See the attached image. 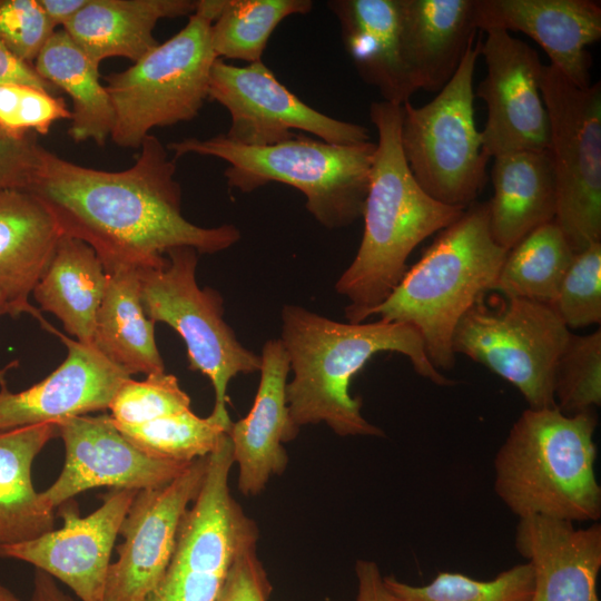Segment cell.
Masks as SVG:
<instances>
[{"mask_svg":"<svg viewBox=\"0 0 601 601\" xmlns=\"http://www.w3.org/2000/svg\"><path fill=\"white\" fill-rule=\"evenodd\" d=\"M139 149L131 167L107 171L41 147L26 190L45 206L63 235L95 250L107 274L158 266L173 248L215 254L239 240L234 225L201 227L183 215L176 160L156 136H147Z\"/></svg>","mask_w":601,"mask_h":601,"instance_id":"6da1fadb","label":"cell"},{"mask_svg":"<svg viewBox=\"0 0 601 601\" xmlns=\"http://www.w3.org/2000/svg\"><path fill=\"white\" fill-rule=\"evenodd\" d=\"M279 341L293 372L286 402L298 428L325 423L339 436H384L383 430L363 416L361 398L349 394L354 375L382 352L406 356L418 375L436 385L455 383L431 363L418 332L403 323H341L302 306L285 305Z\"/></svg>","mask_w":601,"mask_h":601,"instance_id":"7a4b0ae2","label":"cell"},{"mask_svg":"<svg viewBox=\"0 0 601 601\" xmlns=\"http://www.w3.org/2000/svg\"><path fill=\"white\" fill-rule=\"evenodd\" d=\"M377 142L364 204V231L355 258L335 284L348 299V323H363L393 292L407 258L428 236L454 223L464 209L443 205L417 184L401 145L403 106H370Z\"/></svg>","mask_w":601,"mask_h":601,"instance_id":"3957f363","label":"cell"},{"mask_svg":"<svg viewBox=\"0 0 601 601\" xmlns=\"http://www.w3.org/2000/svg\"><path fill=\"white\" fill-rule=\"evenodd\" d=\"M597 423L594 410L522 412L494 459V491L515 516L572 523L600 519Z\"/></svg>","mask_w":601,"mask_h":601,"instance_id":"277c9868","label":"cell"},{"mask_svg":"<svg viewBox=\"0 0 601 601\" xmlns=\"http://www.w3.org/2000/svg\"><path fill=\"white\" fill-rule=\"evenodd\" d=\"M506 254L491 234L487 203L475 201L441 230L372 316L415 328L431 363L451 370L455 327L492 290Z\"/></svg>","mask_w":601,"mask_h":601,"instance_id":"5b68a950","label":"cell"},{"mask_svg":"<svg viewBox=\"0 0 601 601\" xmlns=\"http://www.w3.org/2000/svg\"><path fill=\"white\" fill-rule=\"evenodd\" d=\"M375 148L371 140L339 145L299 132L260 147L236 144L224 134L185 138L167 146L175 160L188 154L225 160L228 187L242 193L269 183L298 189L306 198V209L329 229L346 227L362 217Z\"/></svg>","mask_w":601,"mask_h":601,"instance_id":"8992f818","label":"cell"},{"mask_svg":"<svg viewBox=\"0 0 601 601\" xmlns=\"http://www.w3.org/2000/svg\"><path fill=\"white\" fill-rule=\"evenodd\" d=\"M214 20L197 7L186 26L126 70L105 77L115 124L110 135L120 148L137 149L156 127L193 120L208 98L217 56Z\"/></svg>","mask_w":601,"mask_h":601,"instance_id":"52a82bcc","label":"cell"},{"mask_svg":"<svg viewBox=\"0 0 601 601\" xmlns=\"http://www.w3.org/2000/svg\"><path fill=\"white\" fill-rule=\"evenodd\" d=\"M479 56L480 41L467 49L454 76L430 102L403 105L401 145L412 175L433 199L460 209L482 193L490 159L474 119Z\"/></svg>","mask_w":601,"mask_h":601,"instance_id":"ba28073f","label":"cell"},{"mask_svg":"<svg viewBox=\"0 0 601 601\" xmlns=\"http://www.w3.org/2000/svg\"><path fill=\"white\" fill-rule=\"evenodd\" d=\"M162 264L138 269L144 311L154 323L175 329L187 347L189 368L206 375L215 392L211 414L231 421L227 387L238 374L259 371L260 355L247 349L224 321L223 297L196 280L198 253L191 247L167 252Z\"/></svg>","mask_w":601,"mask_h":601,"instance_id":"9c48e42d","label":"cell"},{"mask_svg":"<svg viewBox=\"0 0 601 601\" xmlns=\"http://www.w3.org/2000/svg\"><path fill=\"white\" fill-rule=\"evenodd\" d=\"M233 446L225 434L208 455L203 486L186 511L169 564L144 601H216L237 555L259 532L229 487Z\"/></svg>","mask_w":601,"mask_h":601,"instance_id":"30bf717a","label":"cell"},{"mask_svg":"<svg viewBox=\"0 0 601 601\" xmlns=\"http://www.w3.org/2000/svg\"><path fill=\"white\" fill-rule=\"evenodd\" d=\"M540 90L556 184L554 221L577 254L601 242V85L580 88L546 65Z\"/></svg>","mask_w":601,"mask_h":601,"instance_id":"8fae6325","label":"cell"},{"mask_svg":"<svg viewBox=\"0 0 601 601\" xmlns=\"http://www.w3.org/2000/svg\"><path fill=\"white\" fill-rule=\"evenodd\" d=\"M483 297L457 323L453 353L511 383L530 408L556 407L554 368L570 329L548 304L504 296L500 307L490 308Z\"/></svg>","mask_w":601,"mask_h":601,"instance_id":"7c38bea8","label":"cell"},{"mask_svg":"<svg viewBox=\"0 0 601 601\" xmlns=\"http://www.w3.org/2000/svg\"><path fill=\"white\" fill-rule=\"evenodd\" d=\"M208 98L230 115L227 139L245 146H268L305 131L331 144L370 141L367 128L329 117L289 91L262 61L246 66L216 59Z\"/></svg>","mask_w":601,"mask_h":601,"instance_id":"4fadbf2b","label":"cell"},{"mask_svg":"<svg viewBox=\"0 0 601 601\" xmlns=\"http://www.w3.org/2000/svg\"><path fill=\"white\" fill-rule=\"evenodd\" d=\"M208 455L194 460L168 484L136 493L119 529L124 542L109 566L105 601H144L156 588L181 520L203 486Z\"/></svg>","mask_w":601,"mask_h":601,"instance_id":"5bb4252c","label":"cell"},{"mask_svg":"<svg viewBox=\"0 0 601 601\" xmlns=\"http://www.w3.org/2000/svg\"><path fill=\"white\" fill-rule=\"evenodd\" d=\"M480 41L486 75L476 96L487 109L481 131L487 158L520 150H549V117L540 90L543 66L526 42L501 29Z\"/></svg>","mask_w":601,"mask_h":601,"instance_id":"9a60e30c","label":"cell"},{"mask_svg":"<svg viewBox=\"0 0 601 601\" xmlns=\"http://www.w3.org/2000/svg\"><path fill=\"white\" fill-rule=\"evenodd\" d=\"M138 491L111 489L101 505L80 516L71 499L56 509L63 524L36 539L0 545V558L32 564L69 587L80 601H105L111 553Z\"/></svg>","mask_w":601,"mask_h":601,"instance_id":"2e32d148","label":"cell"},{"mask_svg":"<svg viewBox=\"0 0 601 601\" xmlns=\"http://www.w3.org/2000/svg\"><path fill=\"white\" fill-rule=\"evenodd\" d=\"M57 423L65 446V463L43 499L56 510L77 494L100 486L145 490L160 487L193 462L152 457L116 427L108 414L77 415Z\"/></svg>","mask_w":601,"mask_h":601,"instance_id":"e0dca14e","label":"cell"},{"mask_svg":"<svg viewBox=\"0 0 601 601\" xmlns=\"http://www.w3.org/2000/svg\"><path fill=\"white\" fill-rule=\"evenodd\" d=\"M67 347L63 362L46 378L20 392H11L0 374V430L58 422L107 410L120 385L131 377L93 346L45 327Z\"/></svg>","mask_w":601,"mask_h":601,"instance_id":"ac0fdd59","label":"cell"},{"mask_svg":"<svg viewBox=\"0 0 601 601\" xmlns=\"http://www.w3.org/2000/svg\"><path fill=\"white\" fill-rule=\"evenodd\" d=\"M477 29L519 31L533 39L551 66L580 88L590 82L588 46L601 38V6L592 0H475Z\"/></svg>","mask_w":601,"mask_h":601,"instance_id":"d6986e66","label":"cell"},{"mask_svg":"<svg viewBox=\"0 0 601 601\" xmlns=\"http://www.w3.org/2000/svg\"><path fill=\"white\" fill-rule=\"evenodd\" d=\"M260 359V381L253 406L227 432L234 464L238 466V489L245 496L259 494L272 476L284 473L288 464L284 444L299 432L286 402L289 361L282 342L267 341Z\"/></svg>","mask_w":601,"mask_h":601,"instance_id":"ffe728a7","label":"cell"},{"mask_svg":"<svg viewBox=\"0 0 601 601\" xmlns=\"http://www.w3.org/2000/svg\"><path fill=\"white\" fill-rule=\"evenodd\" d=\"M514 544L531 565V601H600L601 525L529 516L519 519Z\"/></svg>","mask_w":601,"mask_h":601,"instance_id":"44dd1931","label":"cell"},{"mask_svg":"<svg viewBox=\"0 0 601 601\" xmlns=\"http://www.w3.org/2000/svg\"><path fill=\"white\" fill-rule=\"evenodd\" d=\"M401 49L416 89L440 91L477 29L475 0H398Z\"/></svg>","mask_w":601,"mask_h":601,"instance_id":"7402d4cb","label":"cell"},{"mask_svg":"<svg viewBox=\"0 0 601 601\" xmlns=\"http://www.w3.org/2000/svg\"><path fill=\"white\" fill-rule=\"evenodd\" d=\"M63 236L45 206L26 189L0 191V293L10 316L48 323L29 303Z\"/></svg>","mask_w":601,"mask_h":601,"instance_id":"603a6c76","label":"cell"},{"mask_svg":"<svg viewBox=\"0 0 601 601\" xmlns=\"http://www.w3.org/2000/svg\"><path fill=\"white\" fill-rule=\"evenodd\" d=\"M345 51L364 82L401 105L416 91L403 60L398 0H332Z\"/></svg>","mask_w":601,"mask_h":601,"instance_id":"cb8c5ba5","label":"cell"},{"mask_svg":"<svg viewBox=\"0 0 601 601\" xmlns=\"http://www.w3.org/2000/svg\"><path fill=\"white\" fill-rule=\"evenodd\" d=\"M491 178L489 225L500 247L510 250L532 230L554 220L556 184L549 150L499 155Z\"/></svg>","mask_w":601,"mask_h":601,"instance_id":"d4e9b609","label":"cell"},{"mask_svg":"<svg viewBox=\"0 0 601 601\" xmlns=\"http://www.w3.org/2000/svg\"><path fill=\"white\" fill-rule=\"evenodd\" d=\"M197 0H88L61 28L72 41L100 66L109 58L138 61L159 42L154 37L157 22L190 16Z\"/></svg>","mask_w":601,"mask_h":601,"instance_id":"484cf974","label":"cell"},{"mask_svg":"<svg viewBox=\"0 0 601 601\" xmlns=\"http://www.w3.org/2000/svg\"><path fill=\"white\" fill-rule=\"evenodd\" d=\"M56 436V422L0 430V545L26 542L55 529L56 510L36 490L32 464Z\"/></svg>","mask_w":601,"mask_h":601,"instance_id":"4316f807","label":"cell"},{"mask_svg":"<svg viewBox=\"0 0 601 601\" xmlns=\"http://www.w3.org/2000/svg\"><path fill=\"white\" fill-rule=\"evenodd\" d=\"M108 280L102 263L86 243L63 235L32 295L75 341L92 346L96 316Z\"/></svg>","mask_w":601,"mask_h":601,"instance_id":"83f0119b","label":"cell"},{"mask_svg":"<svg viewBox=\"0 0 601 601\" xmlns=\"http://www.w3.org/2000/svg\"><path fill=\"white\" fill-rule=\"evenodd\" d=\"M92 346L131 376L165 372L155 338V323L147 317L141 304L137 269L120 268L108 274Z\"/></svg>","mask_w":601,"mask_h":601,"instance_id":"f1b7e54d","label":"cell"},{"mask_svg":"<svg viewBox=\"0 0 601 601\" xmlns=\"http://www.w3.org/2000/svg\"><path fill=\"white\" fill-rule=\"evenodd\" d=\"M36 72L72 101L69 136L104 147L110 138L115 112L100 80L99 66L62 29H56L33 62Z\"/></svg>","mask_w":601,"mask_h":601,"instance_id":"f546056e","label":"cell"},{"mask_svg":"<svg viewBox=\"0 0 601 601\" xmlns=\"http://www.w3.org/2000/svg\"><path fill=\"white\" fill-rule=\"evenodd\" d=\"M573 257L555 221L544 224L508 250L492 290L551 305Z\"/></svg>","mask_w":601,"mask_h":601,"instance_id":"4dcf8cb0","label":"cell"},{"mask_svg":"<svg viewBox=\"0 0 601 601\" xmlns=\"http://www.w3.org/2000/svg\"><path fill=\"white\" fill-rule=\"evenodd\" d=\"M311 0H224L211 24V46L217 58L262 61L276 27L287 17L306 14Z\"/></svg>","mask_w":601,"mask_h":601,"instance_id":"1f68e13d","label":"cell"},{"mask_svg":"<svg viewBox=\"0 0 601 601\" xmlns=\"http://www.w3.org/2000/svg\"><path fill=\"white\" fill-rule=\"evenodd\" d=\"M231 423L211 413L200 417L189 408L139 425H115L129 442L152 457L191 462L210 454Z\"/></svg>","mask_w":601,"mask_h":601,"instance_id":"d6a6232c","label":"cell"},{"mask_svg":"<svg viewBox=\"0 0 601 601\" xmlns=\"http://www.w3.org/2000/svg\"><path fill=\"white\" fill-rule=\"evenodd\" d=\"M401 601H531L533 573L528 562L515 564L490 580H476L457 572H439L424 585H412L384 577Z\"/></svg>","mask_w":601,"mask_h":601,"instance_id":"836d02e7","label":"cell"},{"mask_svg":"<svg viewBox=\"0 0 601 601\" xmlns=\"http://www.w3.org/2000/svg\"><path fill=\"white\" fill-rule=\"evenodd\" d=\"M554 400L564 414L601 405V329L570 334L554 368Z\"/></svg>","mask_w":601,"mask_h":601,"instance_id":"e575fe53","label":"cell"},{"mask_svg":"<svg viewBox=\"0 0 601 601\" xmlns=\"http://www.w3.org/2000/svg\"><path fill=\"white\" fill-rule=\"evenodd\" d=\"M118 425H139L190 408V397L173 374L155 373L144 381L131 377L114 395L109 407Z\"/></svg>","mask_w":601,"mask_h":601,"instance_id":"d590c367","label":"cell"},{"mask_svg":"<svg viewBox=\"0 0 601 601\" xmlns=\"http://www.w3.org/2000/svg\"><path fill=\"white\" fill-rule=\"evenodd\" d=\"M550 306L569 329L600 324L601 242L574 254Z\"/></svg>","mask_w":601,"mask_h":601,"instance_id":"8d00e7d4","label":"cell"},{"mask_svg":"<svg viewBox=\"0 0 601 601\" xmlns=\"http://www.w3.org/2000/svg\"><path fill=\"white\" fill-rule=\"evenodd\" d=\"M71 119L61 97L31 86L0 83V131L24 137L28 131L49 132L56 121Z\"/></svg>","mask_w":601,"mask_h":601,"instance_id":"74e56055","label":"cell"},{"mask_svg":"<svg viewBox=\"0 0 601 601\" xmlns=\"http://www.w3.org/2000/svg\"><path fill=\"white\" fill-rule=\"evenodd\" d=\"M56 29L38 0H0V43L20 60L33 66Z\"/></svg>","mask_w":601,"mask_h":601,"instance_id":"f35d334b","label":"cell"},{"mask_svg":"<svg viewBox=\"0 0 601 601\" xmlns=\"http://www.w3.org/2000/svg\"><path fill=\"white\" fill-rule=\"evenodd\" d=\"M272 590L257 544H252L233 562L216 601H268Z\"/></svg>","mask_w":601,"mask_h":601,"instance_id":"ab89813d","label":"cell"},{"mask_svg":"<svg viewBox=\"0 0 601 601\" xmlns=\"http://www.w3.org/2000/svg\"><path fill=\"white\" fill-rule=\"evenodd\" d=\"M41 147L28 135L11 137L0 131V191L28 188Z\"/></svg>","mask_w":601,"mask_h":601,"instance_id":"60d3db41","label":"cell"},{"mask_svg":"<svg viewBox=\"0 0 601 601\" xmlns=\"http://www.w3.org/2000/svg\"><path fill=\"white\" fill-rule=\"evenodd\" d=\"M357 593L355 601H401L386 585L376 562L357 560L355 563Z\"/></svg>","mask_w":601,"mask_h":601,"instance_id":"b9f144b4","label":"cell"},{"mask_svg":"<svg viewBox=\"0 0 601 601\" xmlns=\"http://www.w3.org/2000/svg\"><path fill=\"white\" fill-rule=\"evenodd\" d=\"M7 82L31 86L53 95L57 91L36 72L32 65L20 60L0 43V83Z\"/></svg>","mask_w":601,"mask_h":601,"instance_id":"7bdbcfd3","label":"cell"},{"mask_svg":"<svg viewBox=\"0 0 601 601\" xmlns=\"http://www.w3.org/2000/svg\"><path fill=\"white\" fill-rule=\"evenodd\" d=\"M50 22L57 28L75 17L88 0H38Z\"/></svg>","mask_w":601,"mask_h":601,"instance_id":"ee69618b","label":"cell"},{"mask_svg":"<svg viewBox=\"0 0 601 601\" xmlns=\"http://www.w3.org/2000/svg\"><path fill=\"white\" fill-rule=\"evenodd\" d=\"M31 601H73L56 583V580L43 571L36 570Z\"/></svg>","mask_w":601,"mask_h":601,"instance_id":"f6af8a7d","label":"cell"},{"mask_svg":"<svg viewBox=\"0 0 601 601\" xmlns=\"http://www.w3.org/2000/svg\"><path fill=\"white\" fill-rule=\"evenodd\" d=\"M0 601H20L8 588L0 583Z\"/></svg>","mask_w":601,"mask_h":601,"instance_id":"bcb514c9","label":"cell"},{"mask_svg":"<svg viewBox=\"0 0 601 601\" xmlns=\"http://www.w3.org/2000/svg\"><path fill=\"white\" fill-rule=\"evenodd\" d=\"M2 315H10V308L3 297V295L0 293V316Z\"/></svg>","mask_w":601,"mask_h":601,"instance_id":"7dc6e473","label":"cell"}]
</instances>
